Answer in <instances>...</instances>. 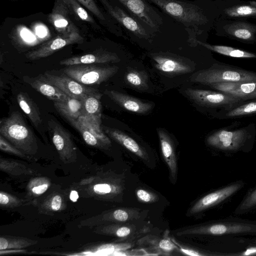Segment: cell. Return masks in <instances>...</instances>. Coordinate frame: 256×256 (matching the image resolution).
Returning a JSON list of instances; mask_svg holds the SVG:
<instances>
[{
    "label": "cell",
    "instance_id": "32",
    "mask_svg": "<svg viewBox=\"0 0 256 256\" xmlns=\"http://www.w3.org/2000/svg\"><path fill=\"white\" fill-rule=\"evenodd\" d=\"M124 80L128 85L139 90L148 88V76L144 70L129 68L124 75Z\"/></svg>",
    "mask_w": 256,
    "mask_h": 256
},
{
    "label": "cell",
    "instance_id": "36",
    "mask_svg": "<svg viewBox=\"0 0 256 256\" xmlns=\"http://www.w3.org/2000/svg\"><path fill=\"white\" fill-rule=\"evenodd\" d=\"M32 242L24 240L10 239L0 237V250H2L8 248H20L32 244Z\"/></svg>",
    "mask_w": 256,
    "mask_h": 256
},
{
    "label": "cell",
    "instance_id": "11",
    "mask_svg": "<svg viewBox=\"0 0 256 256\" xmlns=\"http://www.w3.org/2000/svg\"><path fill=\"white\" fill-rule=\"evenodd\" d=\"M248 138V132L244 129L220 130L209 135L206 142L209 146L220 150L234 152L244 146Z\"/></svg>",
    "mask_w": 256,
    "mask_h": 256
},
{
    "label": "cell",
    "instance_id": "21",
    "mask_svg": "<svg viewBox=\"0 0 256 256\" xmlns=\"http://www.w3.org/2000/svg\"><path fill=\"white\" fill-rule=\"evenodd\" d=\"M104 94L124 109L139 114H145L153 107L152 103L146 102L132 96L113 90H106Z\"/></svg>",
    "mask_w": 256,
    "mask_h": 256
},
{
    "label": "cell",
    "instance_id": "45",
    "mask_svg": "<svg viewBox=\"0 0 256 256\" xmlns=\"http://www.w3.org/2000/svg\"><path fill=\"white\" fill-rule=\"evenodd\" d=\"M240 254L242 256L256 255V246L249 248Z\"/></svg>",
    "mask_w": 256,
    "mask_h": 256
},
{
    "label": "cell",
    "instance_id": "47",
    "mask_svg": "<svg viewBox=\"0 0 256 256\" xmlns=\"http://www.w3.org/2000/svg\"><path fill=\"white\" fill-rule=\"evenodd\" d=\"M36 33L40 36L42 37L45 36L46 31L44 28L40 26L36 28Z\"/></svg>",
    "mask_w": 256,
    "mask_h": 256
},
{
    "label": "cell",
    "instance_id": "16",
    "mask_svg": "<svg viewBox=\"0 0 256 256\" xmlns=\"http://www.w3.org/2000/svg\"><path fill=\"white\" fill-rule=\"evenodd\" d=\"M53 144L60 158L69 160L75 155L73 142L68 132L58 122L51 119L48 122Z\"/></svg>",
    "mask_w": 256,
    "mask_h": 256
},
{
    "label": "cell",
    "instance_id": "39",
    "mask_svg": "<svg viewBox=\"0 0 256 256\" xmlns=\"http://www.w3.org/2000/svg\"><path fill=\"white\" fill-rule=\"evenodd\" d=\"M84 6L90 11L93 13L98 19L102 21H106V18L98 8L94 0H77Z\"/></svg>",
    "mask_w": 256,
    "mask_h": 256
},
{
    "label": "cell",
    "instance_id": "40",
    "mask_svg": "<svg viewBox=\"0 0 256 256\" xmlns=\"http://www.w3.org/2000/svg\"><path fill=\"white\" fill-rule=\"evenodd\" d=\"M174 242L176 244L178 247V250L182 253L188 256H208L210 254H206L205 252L196 250L189 246H184L178 244L175 240L174 239L172 238Z\"/></svg>",
    "mask_w": 256,
    "mask_h": 256
},
{
    "label": "cell",
    "instance_id": "10",
    "mask_svg": "<svg viewBox=\"0 0 256 256\" xmlns=\"http://www.w3.org/2000/svg\"><path fill=\"white\" fill-rule=\"evenodd\" d=\"M184 92L187 96L196 104L208 108H222L224 110L244 102L240 98L222 92L188 88Z\"/></svg>",
    "mask_w": 256,
    "mask_h": 256
},
{
    "label": "cell",
    "instance_id": "19",
    "mask_svg": "<svg viewBox=\"0 0 256 256\" xmlns=\"http://www.w3.org/2000/svg\"><path fill=\"white\" fill-rule=\"evenodd\" d=\"M209 86L244 101L256 99V81L214 83Z\"/></svg>",
    "mask_w": 256,
    "mask_h": 256
},
{
    "label": "cell",
    "instance_id": "13",
    "mask_svg": "<svg viewBox=\"0 0 256 256\" xmlns=\"http://www.w3.org/2000/svg\"><path fill=\"white\" fill-rule=\"evenodd\" d=\"M216 4L220 12L218 19L256 18V2L240 0H218Z\"/></svg>",
    "mask_w": 256,
    "mask_h": 256
},
{
    "label": "cell",
    "instance_id": "3",
    "mask_svg": "<svg viewBox=\"0 0 256 256\" xmlns=\"http://www.w3.org/2000/svg\"><path fill=\"white\" fill-rule=\"evenodd\" d=\"M0 134L26 154H34L38 150L32 132L18 112H14L0 120Z\"/></svg>",
    "mask_w": 256,
    "mask_h": 256
},
{
    "label": "cell",
    "instance_id": "42",
    "mask_svg": "<svg viewBox=\"0 0 256 256\" xmlns=\"http://www.w3.org/2000/svg\"><path fill=\"white\" fill-rule=\"evenodd\" d=\"M48 188V183H42L40 184L33 186L32 188V192L35 194L39 195L46 192Z\"/></svg>",
    "mask_w": 256,
    "mask_h": 256
},
{
    "label": "cell",
    "instance_id": "27",
    "mask_svg": "<svg viewBox=\"0 0 256 256\" xmlns=\"http://www.w3.org/2000/svg\"><path fill=\"white\" fill-rule=\"evenodd\" d=\"M149 228L145 225L138 226L129 222L119 224L110 228V234L118 238L120 240L128 242L134 240L142 236L149 230Z\"/></svg>",
    "mask_w": 256,
    "mask_h": 256
},
{
    "label": "cell",
    "instance_id": "41",
    "mask_svg": "<svg viewBox=\"0 0 256 256\" xmlns=\"http://www.w3.org/2000/svg\"><path fill=\"white\" fill-rule=\"evenodd\" d=\"M21 202L20 200L9 194L0 192V204L4 206H16L20 205Z\"/></svg>",
    "mask_w": 256,
    "mask_h": 256
},
{
    "label": "cell",
    "instance_id": "17",
    "mask_svg": "<svg viewBox=\"0 0 256 256\" xmlns=\"http://www.w3.org/2000/svg\"><path fill=\"white\" fill-rule=\"evenodd\" d=\"M102 94L98 91L89 94L82 101V116L86 123L99 133H102L101 126Z\"/></svg>",
    "mask_w": 256,
    "mask_h": 256
},
{
    "label": "cell",
    "instance_id": "37",
    "mask_svg": "<svg viewBox=\"0 0 256 256\" xmlns=\"http://www.w3.org/2000/svg\"><path fill=\"white\" fill-rule=\"evenodd\" d=\"M0 148L1 150L22 158L29 159L26 154L20 150L14 145L10 144L2 135H0Z\"/></svg>",
    "mask_w": 256,
    "mask_h": 256
},
{
    "label": "cell",
    "instance_id": "31",
    "mask_svg": "<svg viewBox=\"0 0 256 256\" xmlns=\"http://www.w3.org/2000/svg\"><path fill=\"white\" fill-rule=\"evenodd\" d=\"M245 102V101H244ZM243 102L231 108L222 110V118H232L256 114V100Z\"/></svg>",
    "mask_w": 256,
    "mask_h": 256
},
{
    "label": "cell",
    "instance_id": "28",
    "mask_svg": "<svg viewBox=\"0 0 256 256\" xmlns=\"http://www.w3.org/2000/svg\"><path fill=\"white\" fill-rule=\"evenodd\" d=\"M54 105L57 111L68 120H78L82 116V100L70 97L65 102H54Z\"/></svg>",
    "mask_w": 256,
    "mask_h": 256
},
{
    "label": "cell",
    "instance_id": "35",
    "mask_svg": "<svg viewBox=\"0 0 256 256\" xmlns=\"http://www.w3.org/2000/svg\"><path fill=\"white\" fill-rule=\"evenodd\" d=\"M69 8L70 11L80 19L90 22H94V20L88 12L80 4L77 0H62Z\"/></svg>",
    "mask_w": 256,
    "mask_h": 256
},
{
    "label": "cell",
    "instance_id": "14",
    "mask_svg": "<svg viewBox=\"0 0 256 256\" xmlns=\"http://www.w3.org/2000/svg\"><path fill=\"white\" fill-rule=\"evenodd\" d=\"M42 76L46 80L71 98L82 100L87 95L98 91L78 82L66 74L56 76L45 72Z\"/></svg>",
    "mask_w": 256,
    "mask_h": 256
},
{
    "label": "cell",
    "instance_id": "6",
    "mask_svg": "<svg viewBox=\"0 0 256 256\" xmlns=\"http://www.w3.org/2000/svg\"><path fill=\"white\" fill-rule=\"evenodd\" d=\"M190 78L192 82L209 86L214 83L256 81V73L214 64L210 68L194 73Z\"/></svg>",
    "mask_w": 256,
    "mask_h": 256
},
{
    "label": "cell",
    "instance_id": "22",
    "mask_svg": "<svg viewBox=\"0 0 256 256\" xmlns=\"http://www.w3.org/2000/svg\"><path fill=\"white\" fill-rule=\"evenodd\" d=\"M70 10L62 0H57L52 13L48 16L49 22L62 34H68L78 30L72 22Z\"/></svg>",
    "mask_w": 256,
    "mask_h": 256
},
{
    "label": "cell",
    "instance_id": "2",
    "mask_svg": "<svg viewBox=\"0 0 256 256\" xmlns=\"http://www.w3.org/2000/svg\"><path fill=\"white\" fill-rule=\"evenodd\" d=\"M145 28L158 37L186 34L184 28L147 0H116Z\"/></svg>",
    "mask_w": 256,
    "mask_h": 256
},
{
    "label": "cell",
    "instance_id": "4",
    "mask_svg": "<svg viewBox=\"0 0 256 256\" xmlns=\"http://www.w3.org/2000/svg\"><path fill=\"white\" fill-rule=\"evenodd\" d=\"M106 10L122 28L126 36L140 44H152L160 38L145 28L116 0H99Z\"/></svg>",
    "mask_w": 256,
    "mask_h": 256
},
{
    "label": "cell",
    "instance_id": "12",
    "mask_svg": "<svg viewBox=\"0 0 256 256\" xmlns=\"http://www.w3.org/2000/svg\"><path fill=\"white\" fill-rule=\"evenodd\" d=\"M244 185L242 181H237L208 194L197 200L188 211L189 215L204 212L224 200L240 190Z\"/></svg>",
    "mask_w": 256,
    "mask_h": 256
},
{
    "label": "cell",
    "instance_id": "46",
    "mask_svg": "<svg viewBox=\"0 0 256 256\" xmlns=\"http://www.w3.org/2000/svg\"><path fill=\"white\" fill-rule=\"evenodd\" d=\"M78 198H79L78 194L76 190H73L71 191V192L70 193V200L72 202H76L77 201L78 199Z\"/></svg>",
    "mask_w": 256,
    "mask_h": 256
},
{
    "label": "cell",
    "instance_id": "44",
    "mask_svg": "<svg viewBox=\"0 0 256 256\" xmlns=\"http://www.w3.org/2000/svg\"><path fill=\"white\" fill-rule=\"evenodd\" d=\"M22 38L27 41L31 42L34 40L33 36L26 30H23L22 32Z\"/></svg>",
    "mask_w": 256,
    "mask_h": 256
},
{
    "label": "cell",
    "instance_id": "18",
    "mask_svg": "<svg viewBox=\"0 0 256 256\" xmlns=\"http://www.w3.org/2000/svg\"><path fill=\"white\" fill-rule=\"evenodd\" d=\"M120 61V58L116 53L106 50L99 49L92 53L63 60L60 62V64L68 66L78 64L114 63Z\"/></svg>",
    "mask_w": 256,
    "mask_h": 256
},
{
    "label": "cell",
    "instance_id": "9",
    "mask_svg": "<svg viewBox=\"0 0 256 256\" xmlns=\"http://www.w3.org/2000/svg\"><path fill=\"white\" fill-rule=\"evenodd\" d=\"M148 56L155 62V67L166 74H185L194 69V62L188 58L170 52H151Z\"/></svg>",
    "mask_w": 256,
    "mask_h": 256
},
{
    "label": "cell",
    "instance_id": "33",
    "mask_svg": "<svg viewBox=\"0 0 256 256\" xmlns=\"http://www.w3.org/2000/svg\"><path fill=\"white\" fill-rule=\"evenodd\" d=\"M0 170L11 174H32L34 172L32 170L13 160H10L5 158H0Z\"/></svg>",
    "mask_w": 256,
    "mask_h": 256
},
{
    "label": "cell",
    "instance_id": "34",
    "mask_svg": "<svg viewBox=\"0 0 256 256\" xmlns=\"http://www.w3.org/2000/svg\"><path fill=\"white\" fill-rule=\"evenodd\" d=\"M255 208H256V186L248 192L236 208L234 213L236 214H244Z\"/></svg>",
    "mask_w": 256,
    "mask_h": 256
},
{
    "label": "cell",
    "instance_id": "38",
    "mask_svg": "<svg viewBox=\"0 0 256 256\" xmlns=\"http://www.w3.org/2000/svg\"><path fill=\"white\" fill-rule=\"evenodd\" d=\"M136 194L138 200L144 203L154 202L159 198L156 194L144 188L138 189Z\"/></svg>",
    "mask_w": 256,
    "mask_h": 256
},
{
    "label": "cell",
    "instance_id": "23",
    "mask_svg": "<svg viewBox=\"0 0 256 256\" xmlns=\"http://www.w3.org/2000/svg\"><path fill=\"white\" fill-rule=\"evenodd\" d=\"M68 121L80 133L88 144L99 148L110 145L111 142L108 138L104 132H96L82 117L78 120H70Z\"/></svg>",
    "mask_w": 256,
    "mask_h": 256
},
{
    "label": "cell",
    "instance_id": "26",
    "mask_svg": "<svg viewBox=\"0 0 256 256\" xmlns=\"http://www.w3.org/2000/svg\"><path fill=\"white\" fill-rule=\"evenodd\" d=\"M102 128L110 137L141 159L145 161L149 160L148 154L146 150L125 133L118 130L106 126H102Z\"/></svg>",
    "mask_w": 256,
    "mask_h": 256
},
{
    "label": "cell",
    "instance_id": "24",
    "mask_svg": "<svg viewBox=\"0 0 256 256\" xmlns=\"http://www.w3.org/2000/svg\"><path fill=\"white\" fill-rule=\"evenodd\" d=\"M24 80L33 88L54 102L66 101L70 96L46 80L42 75L36 78L24 76Z\"/></svg>",
    "mask_w": 256,
    "mask_h": 256
},
{
    "label": "cell",
    "instance_id": "43",
    "mask_svg": "<svg viewBox=\"0 0 256 256\" xmlns=\"http://www.w3.org/2000/svg\"><path fill=\"white\" fill-rule=\"evenodd\" d=\"M62 204V198L58 195H56L52 198L51 202L52 209L54 211H58L60 208Z\"/></svg>",
    "mask_w": 256,
    "mask_h": 256
},
{
    "label": "cell",
    "instance_id": "30",
    "mask_svg": "<svg viewBox=\"0 0 256 256\" xmlns=\"http://www.w3.org/2000/svg\"><path fill=\"white\" fill-rule=\"evenodd\" d=\"M19 106L28 116L36 128L40 126L42 122L40 112L32 100L26 93L20 92L17 96Z\"/></svg>",
    "mask_w": 256,
    "mask_h": 256
},
{
    "label": "cell",
    "instance_id": "15",
    "mask_svg": "<svg viewBox=\"0 0 256 256\" xmlns=\"http://www.w3.org/2000/svg\"><path fill=\"white\" fill-rule=\"evenodd\" d=\"M84 39L78 31L68 34H62L45 43L38 48L28 52L26 54V57L30 60L46 58L68 45L82 43Z\"/></svg>",
    "mask_w": 256,
    "mask_h": 256
},
{
    "label": "cell",
    "instance_id": "20",
    "mask_svg": "<svg viewBox=\"0 0 256 256\" xmlns=\"http://www.w3.org/2000/svg\"><path fill=\"white\" fill-rule=\"evenodd\" d=\"M163 158L166 164L171 182L175 184L178 176V162L173 140L164 130H157Z\"/></svg>",
    "mask_w": 256,
    "mask_h": 256
},
{
    "label": "cell",
    "instance_id": "25",
    "mask_svg": "<svg viewBox=\"0 0 256 256\" xmlns=\"http://www.w3.org/2000/svg\"><path fill=\"white\" fill-rule=\"evenodd\" d=\"M140 246L157 253L158 254L169 256L178 247L172 239L166 233L162 238L153 236H146L138 241Z\"/></svg>",
    "mask_w": 256,
    "mask_h": 256
},
{
    "label": "cell",
    "instance_id": "8",
    "mask_svg": "<svg viewBox=\"0 0 256 256\" xmlns=\"http://www.w3.org/2000/svg\"><path fill=\"white\" fill-rule=\"evenodd\" d=\"M216 34L247 43L256 42V24L239 20L218 19Z\"/></svg>",
    "mask_w": 256,
    "mask_h": 256
},
{
    "label": "cell",
    "instance_id": "7",
    "mask_svg": "<svg viewBox=\"0 0 256 256\" xmlns=\"http://www.w3.org/2000/svg\"><path fill=\"white\" fill-rule=\"evenodd\" d=\"M116 66H100L94 64L68 66L62 69L66 76L86 85L100 84L108 80L118 71Z\"/></svg>",
    "mask_w": 256,
    "mask_h": 256
},
{
    "label": "cell",
    "instance_id": "29",
    "mask_svg": "<svg viewBox=\"0 0 256 256\" xmlns=\"http://www.w3.org/2000/svg\"><path fill=\"white\" fill-rule=\"evenodd\" d=\"M188 42L194 46L199 44L208 50L232 58H256V54L228 46L212 44L198 40Z\"/></svg>",
    "mask_w": 256,
    "mask_h": 256
},
{
    "label": "cell",
    "instance_id": "5",
    "mask_svg": "<svg viewBox=\"0 0 256 256\" xmlns=\"http://www.w3.org/2000/svg\"><path fill=\"white\" fill-rule=\"evenodd\" d=\"M176 234L178 236L256 234V222L223 220L183 229L177 232Z\"/></svg>",
    "mask_w": 256,
    "mask_h": 256
},
{
    "label": "cell",
    "instance_id": "1",
    "mask_svg": "<svg viewBox=\"0 0 256 256\" xmlns=\"http://www.w3.org/2000/svg\"><path fill=\"white\" fill-rule=\"evenodd\" d=\"M183 27L188 42H204L220 16L216 0H147Z\"/></svg>",
    "mask_w": 256,
    "mask_h": 256
}]
</instances>
